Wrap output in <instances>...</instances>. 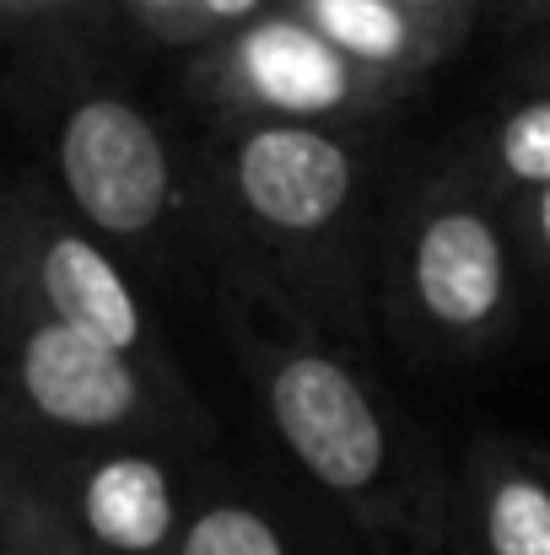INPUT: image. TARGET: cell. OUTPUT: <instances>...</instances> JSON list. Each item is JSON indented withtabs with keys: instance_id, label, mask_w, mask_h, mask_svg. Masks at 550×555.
Wrapping results in <instances>:
<instances>
[{
	"instance_id": "7",
	"label": "cell",
	"mask_w": 550,
	"mask_h": 555,
	"mask_svg": "<svg viewBox=\"0 0 550 555\" xmlns=\"http://www.w3.org/2000/svg\"><path fill=\"white\" fill-rule=\"evenodd\" d=\"M189 92L227 125H330L357 130L399 103V81L351 65L281 0L254 22L200 43L189 60Z\"/></svg>"
},
{
	"instance_id": "3",
	"label": "cell",
	"mask_w": 550,
	"mask_h": 555,
	"mask_svg": "<svg viewBox=\"0 0 550 555\" xmlns=\"http://www.w3.org/2000/svg\"><path fill=\"white\" fill-rule=\"evenodd\" d=\"M394 335L437 357H481L519 319V237L508 210L459 173L415 184L372 254Z\"/></svg>"
},
{
	"instance_id": "15",
	"label": "cell",
	"mask_w": 550,
	"mask_h": 555,
	"mask_svg": "<svg viewBox=\"0 0 550 555\" xmlns=\"http://www.w3.org/2000/svg\"><path fill=\"white\" fill-rule=\"evenodd\" d=\"M98 11V0H0V33H38Z\"/></svg>"
},
{
	"instance_id": "18",
	"label": "cell",
	"mask_w": 550,
	"mask_h": 555,
	"mask_svg": "<svg viewBox=\"0 0 550 555\" xmlns=\"http://www.w3.org/2000/svg\"><path fill=\"white\" fill-rule=\"evenodd\" d=\"M399 5H410L421 16H437V22H453V27H470L486 0H399Z\"/></svg>"
},
{
	"instance_id": "19",
	"label": "cell",
	"mask_w": 550,
	"mask_h": 555,
	"mask_svg": "<svg viewBox=\"0 0 550 555\" xmlns=\"http://www.w3.org/2000/svg\"><path fill=\"white\" fill-rule=\"evenodd\" d=\"M524 81H535V87H550V43L524 65Z\"/></svg>"
},
{
	"instance_id": "22",
	"label": "cell",
	"mask_w": 550,
	"mask_h": 555,
	"mask_svg": "<svg viewBox=\"0 0 550 555\" xmlns=\"http://www.w3.org/2000/svg\"><path fill=\"white\" fill-rule=\"evenodd\" d=\"M0 194H5V184H0Z\"/></svg>"
},
{
	"instance_id": "12",
	"label": "cell",
	"mask_w": 550,
	"mask_h": 555,
	"mask_svg": "<svg viewBox=\"0 0 550 555\" xmlns=\"http://www.w3.org/2000/svg\"><path fill=\"white\" fill-rule=\"evenodd\" d=\"M0 475H5V555H92L87 540L71 529L60 502L43 491V480L0 448Z\"/></svg>"
},
{
	"instance_id": "21",
	"label": "cell",
	"mask_w": 550,
	"mask_h": 555,
	"mask_svg": "<svg viewBox=\"0 0 550 555\" xmlns=\"http://www.w3.org/2000/svg\"><path fill=\"white\" fill-rule=\"evenodd\" d=\"M0 555H5V475H0Z\"/></svg>"
},
{
	"instance_id": "9",
	"label": "cell",
	"mask_w": 550,
	"mask_h": 555,
	"mask_svg": "<svg viewBox=\"0 0 550 555\" xmlns=\"http://www.w3.org/2000/svg\"><path fill=\"white\" fill-rule=\"evenodd\" d=\"M281 5L303 16L324 43H335L351 65H362L383 81H399V87L443 65L470 33V27L421 16L399 0H281Z\"/></svg>"
},
{
	"instance_id": "14",
	"label": "cell",
	"mask_w": 550,
	"mask_h": 555,
	"mask_svg": "<svg viewBox=\"0 0 550 555\" xmlns=\"http://www.w3.org/2000/svg\"><path fill=\"white\" fill-rule=\"evenodd\" d=\"M259 11H270V0H189V49L254 22Z\"/></svg>"
},
{
	"instance_id": "10",
	"label": "cell",
	"mask_w": 550,
	"mask_h": 555,
	"mask_svg": "<svg viewBox=\"0 0 550 555\" xmlns=\"http://www.w3.org/2000/svg\"><path fill=\"white\" fill-rule=\"evenodd\" d=\"M459 518L470 555H550V469L481 442L459 475Z\"/></svg>"
},
{
	"instance_id": "11",
	"label": "cell",
	"mask_w": 550,
	"mask_h": 555,
	"mask_svg": "<svg viewBox=\"0 0 550 555\" xmlns=\"http://www.w3.org/2000/svg\"><path fill=\"white\" fill-rule=\"evenodd\" d=\"M459 179L481 189L491 205L519 210L524 199L550 189V87L524 92L497 108L459 152Z\"/></svg>"
},
{
	"instance_id": "13",
	"label": "cell",
	"mask_w": 550,
	"mask_h": 555,
	"mask_svg": "<svg viewBox=\"0 0 550 555\" xmlns=\"http://www.w3.org/2000/svg\"><path fill=\"white\" fill-rule=\"evenodd\" d=\"M174 555H292L286 534L276 529L270 513H259L254 502L238 496H216L200 502L179 529Z\"/></svg>"
},
{
	"instance_id": "1",
	"label": "cell",
	"mask_w": 550,
	"mask_h": 555,
	"mask_svg": "<svg viewBox=\"0 0 550 555\" xmlns=\"http://www.w3.org/2000/svg\"><path fill=\"white\" fill-rule=\"evenodd\" d=\"M221 335L243 377L254 383L276 442L335 507L351 513V524L378 551H443V491L421 469L383 393L357 372L351 357H341L324 335L297 324L286 308H276L238 275H227L221 286Z\"/></svg>"
},
{
	"instance_id": "16",
	"label": "cell",
	"mask_w": 550,
	"mask_h": 555,
	"mask_svg": "<svg viewBox=\"0 0 550 555\" xmlns=\"http://www.w3.org/2000/svg\"><path fill=\"white\" fill-rule=\"evenodd\" d=\"M130 11V22L157 38V43H174V49H189V0H119Z\"/></svg>"
},
{
	"instance_id": "20",
	"label": "cell",
	"mask_w": 550,
	"mask_h": 555,
	"mask_svg": "<svg viewBox=\"0 0 550 555\" xmlns=\"http://www.w3.org/2000/svg\"><path fill=\"white\" fill-rule=\"evenodd\" d=\"M550 0H519V22H546Z\"/></svg>"
},
{
	"instance_id": "2",
	"label": "cell",
	"mask_w": 550,
	"mask_h": 555,
	"mask_svg": "<svg viewBox=\"0 0 550 555\" xmlns=\"http://www.w3.org/2000/svg\"><path fill=\"white\" fill-rule=\"evenodd\" d=\"M378 152L330 125H227L216 141V216L232 275L314 335L357 330L367 302Z\"/></svg>"
},
{
	"instance_id": "5",
	"label": "cell",
	"mask_w": 550,
	"mask_h": 555,
	"mask_svg": "<svg viewBox=\"0 0 550 555\" xmlns=\"http://www.w3.org/2000/svg\"><path fill=\"white\" fill-rule=\"evenodd\" d=\"M43 98V157L60 205L114 254L157 243L179 216L183 179L152 108L103 81H60Z\"/></svg>"
},
{
	"instance_id": "6",
	"label": "cell",
	"mask_w": 550,
	"mask_h": 555,
	"mask_svg": "<svg viewBox=\"0 0 550 555\" xmlns=\"http://www.w3.org/2000/svg\"><path fill=\"white\" fill-rule=\"evenodd\" d=\"M0 286L38 302L43 313L98 340L103 351L136 362L168 393L189 399L179 367L168 357V340L152 330L136 275L103 237H92L60 205V194L49 189L43 173H16L0 194Z\"/></svg>"
},
{
	"instance_id": "4",
	"label": "cell",
	"mask_w": 550,
	"mask_h": 555,
	"mask_svg": "<svg viewBox=\"0 0 550 555\" xmlns=\"http://www.w3.org/2000/svg\"><path fill=\"white\" fill-rule=\"evenodd\" d=\"M210 426L200 404L76 335L38 302L0 286V442L16 453H71L136 442L146 431Z\"/></svg>"
},
{
	"instance_id": "8",
	"label": "cell",
	"mask_w": 550,
	"mask_h": 555,
	"mask_svg": "<svg viewBox=\"0 0 550 555\" xmlns=\"http://www.w3.org/2000/svg\"><path fill=\"white\" fill-rule=\"evenodd\" d=\"M5 448V442H0ZM16 453V448H5ZM60 502L92 555H174L183 529L179 475L157 448L98 442L71 453H16Z\"/></svg>"
},
{
	"instance_id": "17",
	"label": "cell",
	"mask_w": 550,
	"mask_h": 555,
	"mask_svg": "<svg viewBox=\"0 0 550 555\" xmlns=\"http://www.w3.org/2000/svg\"><path fill=\"white\" fill-rule=\"evenodd\" d=\"M513 227H519L513 237L529 248V259L550 275V189L546 194H535V199H524V205L513 210Z\"/></svg>"
}]
</instances>
